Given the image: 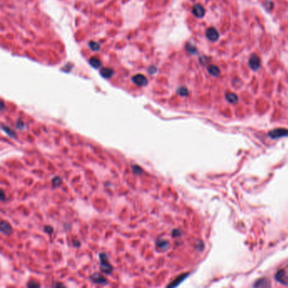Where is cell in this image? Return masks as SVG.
<instances>
[{
  "instance_id": "obj_1",
  "label": "cell",
  "mask_w": 288,
  "mask_h": 288,
  "mask_svg": "<svg viewBox=\"0 0 288 288\" xmlns=\"http://www.w3.org/2000/svg\"><path fill=\"white\" fill-rule=\"evenodd\" d=\"M99 259H100V266H101V270L105 273V274H111L113 272V268L112 266V264L109 263L108 261V258L107 256L102 253H100L99 255Z\"/></svg>"
},
{
  "instance_id": "obj_2",
  "label": "cell",
  "mask_w": 288,
  "mask_h": 288,
  "mask_svg": "<svg viewBox=\"0 0 288 288\" xmlns=\"http://www.w3.org/2000/svg\"><path fill=\"white\" fill-rule=\"evenodd\" d=\"M132 81L136 86H145L148 83L147 78L145 75H140V74H137V75H134L133 78H132Z\"/></svg>"
},
{
  "instance_id": "obj_3",
  "label": "cell",
  "mask_w": 288,
  "mask_h": 288,
  "mask_svg": "<svg viewBox=\"0 0 288 288\" xmlns=\"http://www.w3.org/2000/svg\"><path fill=\"white\" fill-rule=\"evenodd\" d=\"M269 135L272 139H278L281 138V137L288 136V129H284V128L275 129V130L270 131Z\"/></svg>"
},
{
  "instance_id": "obj_4",
  "label": "cell",
  "mask_w": 288,
  "mask_h": 288,
  "mask_svg": "<svg viewBox=\"0 0 288 288\" xmlns=\"http://www.w3.org/2000/svg\"><path fill=\"white\" fill-rule=\"evenodd\" d=\"M90 280L93 282H95L96 284H100V285H105V284L107 283V279L100 274H93L92 276H90Z\"/></svg>"
},
{
  "instance_id": "obj_5",
  "label": "cell",
  "mask_w": 288,
  "mask_h": 288,
  "mask_svg": "<svg viewBox=\"0 0 288 288\" xmlns=\"http://www.w3.org/2000/svg\"><path fill=\"white\" fill-rule=\"evenodd\" d=\"M0 229H1V232L3 234H4V235H10L12 232V227H11V226L10 225V223H8L5 221H1Z\"/></svg>"
},
{
  "instance_id": "obj_6",
  "label": "cell",
  "mask_w": 288,
  "mask_h": 288,
  "mask_svg": "<svg viewBox=\"0 0 288 288\" xmlns=\"http://www.w3.org/2000/svg\"><path fill=\"white\" fill-rule=\"evenodd\" d=\"M100 74L103 78L109 79V78H111L113 75L114 71H113L112 69H109V68H102V69H101Z\"/></svg>"
},
{
  "instance_id": "obj_7",
  "label": "cell",
  "mask_w": 288,
  "mask_h": 288,
  "mask_svg": "<svg viewBox=\"0 0 288 288\" xmlns=\"http://www.w3.org/2000/svg\"><path fill=\"white\" fill-rule=\"evenodd\" d=\"M156 247L162 251L167 250L169 249V247H170V243L167 241H166V240L161 239V240H158L156 242Z\"/></svg>"
},
{
  "instance_id": "obj_8",
  "label": "cell",
  "mask_w": 288,
  "mask_h": 288,
  "mask_svg": "<svg viewBox=\"0 0 288 288\" xmlns=\"http://www.w3.org/2000/svg\"><path fill=\"white\" fill-rule=\"evenodd\" d=\"M2 130L5 132L6 134H8L10 137H12V138H15L16 137V134L14 133V131L13 130L12 128H10L9 126H5V125H2Z\"/></svg>"
},
{
  "instance_id": "obj_9",
  "label": "cell",
  "mask_w": 288,
  "mask_h": 288,
  "mask_svg": "<svg viewBox=\"0 0 288 288\" xmlns=\"http://www.w3.org/2000/svg\"><path fill=\"white\" fill-rule=\"evenodd\" d=\"M89 63H90V64L93 68H95V69H100L101 66V61L97 58H96V57L91 58L90 59Z\"/></svg>"
},
{
  "instance_id": "obj_10",
  "label": "cell",
  "mask_w": 288,
  "mask_h": 288,
  "mask_svg": "<svg viewBox=\"0 0 288 288\" xmlns=\"http://www.w3.org/2000/svg\"><path fill=\"white\" fill-rule=\"evenodd\" d=\"M88 46H89V48H90V50L94 51V52H98L101 49L100 43H98L96 41H90L89 42Z\"/></svg>"
},
{
  "instance_id": "obj_11",
  "label": "cell",
  "mask_w": 288,
  "mask_h": 288,
  "mask_svg": "<svg viewBox=\"0 0 288 288\" xmlns=\"http://www.w3.org/2000/svg\"><path fill=\"white\" fill-rule=\"evenodd\" d=\"M276 279H277L280 282H281V283H283V284H287V277H285V271H284V270L279 271V272L277 273Z\"/></svg>"
},
{
  "instance_id": "obj_12",
  "label": "cell",
  "mask_w": 288,
  "mask_h": 288,
  "mask_svg": "<svg viewBox=\"0 0 288 288\" xmlns=\"http://www.w3.org/2000/svg\"><path fill=\"white\" fill-rule=\"evenodd\" d=\"M188 276V275H183V276H178L176 280H174L173 281V283H171L170 285H168V287H176V286H177V285H179L186 277Z\"/></svg>"
},
{
  "instance_id": "obj_13",
  "label": "cell",
  "mask_w": 288,
  "mask_h": 288,
  "mask_svg": "<svg viewBox=\"0 0 288 288\" xmlns=\"http://www.w3.org/2000/svg\"><path fill=\"white\" fill-rule=\"evenodd\" d=\"M52 186L53 187H58L61 185L62 183V179L59 177H55L52 178Z\"/></svg>"
},
{
  "instance_id": "obj_14",
  "label": "cell",
  "mask_w": 288,
  "mask_h": 288,
  "mask_svg": "<svg viewBox=\"0 0 288 288\" xmlns=\"http://www.w3.org/2000/svg\"><path fill=\"white\" fill-rule=\"evenodd\" d=\"M132 170H133L134 173H135V174H137V175L141 174L142 172H143V170H142L139 166H137V165H133V166H132Z\"/></svg>"
},
{
  "instance_id": "obj_15",
  "label": "cell",
  "mask_w": 288,
  "mask_h": 288,
  "mask_svg": "<svg viewBox=\"0 0 288 288\" xmlns=\"http://www.w3.org/2000/svg\"><path fill=\"white\" fill-rule=\"evenodd\" d=\"M265 281H266L265 279H262V280H260V281H258L255 283L254 287H267V286H269V285H267V284H264V282H265Z\"/></svg>"
},
{
  "instance_id": "obj_16",
  "label": "cell",
  "mask_w": 288,
  "mask_h": 288,
  "mask_svg": "<svg viewBox=\"0 0 288 288\" xmlns=\"http://www.w3.org/2000/svg\"><path fill=\"white\" fill-rule=\"evenodd\" d=\"M16 128H17L18 129H23V128H25V124H24V123H23L22 121L19 120V121H17V123H16Z\"/></svg>"
},
{
  "instance_id": "obj_17",
  "label": "cell",
  "mask_w": 288,
  "mask_h": 288,
  "mask_svg": "<svg viewBox=\"0 0 288 288\" xmlns=\"http://www.w3.org/2000/svg\"><path fill=\"white\" fill-rule=\"evenodd\" d=\"M156 71H157V69H156V67H155V66H150V68H149V69H148V72H149V74H150V75H154V74H156Z\"/></svg>"
},
{
  "instance_id": "obj_18",
  "label": "cell",
  "mask_w": 288,
  "mask_h": 288,
  "mask_svg": "<svg viewBox=\"0 0 288 288\" xmlns=\"http://www.w3.org/2000/svg\"><path fill=\"white\" fill-rule=\"evenodd\" d=\"M178 93L181 95V96H186L188 94V91L185 88H180L178 90Z\"/></svg>"
},
{
  "instance_id": "obj_19",
  "label": "cell",
  "mask_w": 288,
  "mask_h": 288,
  "mask_svg": "<svg viewBox=\"0 0 288 288\" xmlns=\"http://www.w3.org/2000/svg\"><path fill=\"white\" fill-rule=\"evenodd\" d=\"M27 286L29 287H40L39 284H37V283H33V282H30Z\"/></svg>"
},
{
  "instance_id": "obj_20",
  "label": "cell",
  "mask_w": 288,
  "mask_h": 288,
  "mask_svg": "<svg viewBox=\"0 0 288 288\" xmlns=\"http://www.w3.org/2000/svg\"><path fill=\"white\" fill-rule=\"evenodd\" d=\"M48 227H49V226H46V227H45V231H46V232H50L51 233V232H52V228H48Z\"/></svg>"
},
{
  "instance_id": "obj_21",
  "label": "cell",
  "mask_w": 288,
  "mask_h": 288,
  "mask_svg": "<svg viewBox=\"0 0 288 288\" xmlns=\"http://www.w3.org/2000/svg\"><path fill=\"white\" fill-rule=\"evenodd\" d=\"M2 201H4V192L2 190V198H1Z\"/></svg>"
}]
</instances>
